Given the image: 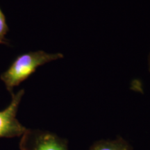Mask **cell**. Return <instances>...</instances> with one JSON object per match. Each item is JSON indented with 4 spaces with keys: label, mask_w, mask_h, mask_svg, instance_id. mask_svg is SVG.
<instances>
[{
    "label": "cell",
    "mask_w": 150,
    "mask_h": 150,
    "mask_svg": "<svg viewBox=\"0 0 150 150\" xmlns=\"http://www.w3.org/2000/svg\"><path fill=\"white\" fill-rule=\"evenodd\" d=\"M8 31L6 20L4 14L0 8V44H8L5 36Z\"/></svg>",
    "instance_id": "obj_5"
},
{
    "label": "cell",
    "mask_w": 150,
    "mask_h": 150,
    "mask_svg": "<svg viewBox=\"0 0 150 150\" xmlns=\"http://www.w3.org/2000/svg\"><path fill=\"white\" fill-rule=\"evenodd\" d=\"M89 150H132L131 146L122 138L100 140L92 146Z\"/></svg>",
    "instance_id": "obj_4"
},
{
    "label": "cell",
    "mask_w": 150,
    "mask_h": 150,
    "mask_svg": "<svg viewBox=\"0 0 150 150\" xmlns=\"http://www.w3.org/2000/svg\"><path fill=\"white\" fill-rule=\"evenodd\" d=\"M148 67H149V71L150 72V52H149V56H148Z\"/></svg>",
    "instance_id": "obj_6"
},
{
    "label": "cell",
    "mask_w": 150,
    "mask_h": 150,
    "mask_svg": "<svg viewBox=\"0 0 150 150\" xmlns=\"http://www.w3.org/2000/svg\"><path fill=\"white\" fill-rule=\"evenodd\" d=\"M22 136V150H68L64 140L47 131L28 129Z\"/></svg>",
    "instance_id": "obj_3"
},
{
    "label": "cell",
    "mask_w": 150,
    "mask_h": 150,
    "mask_svg": "<svg viewBox=\"0 0 150 150\" xmlns=\"http://www.w3.org/2000/svg\"><path fill=\"white\" fill-rule=\"evenodd\" d=\"M24 93V90H20L17 93H11L12 99L10 104L4 110L0 111V138L23 136L27 131L28 129L16 117L19 105Z\"/></svg>",
    "instance_id": "obj_2"
},
{
    "label": "cell",
    "mask_w": 150,
    "mask_h": 150,
    "mask_svg": "<svg viewBox=\"0 0 150 150\" xmlns=\"http://www.w3.org/2000/svg\"><path fill=\"white\" fill-rule=\"evenodd\" d=\"M63 58L61 53H47L44 51L31 52L19 56L9 68L0 76L10 93L16 86L29 78L38 67Z\"/></svg>",
    "instance_id": "obj_1"
}]
</instances>
